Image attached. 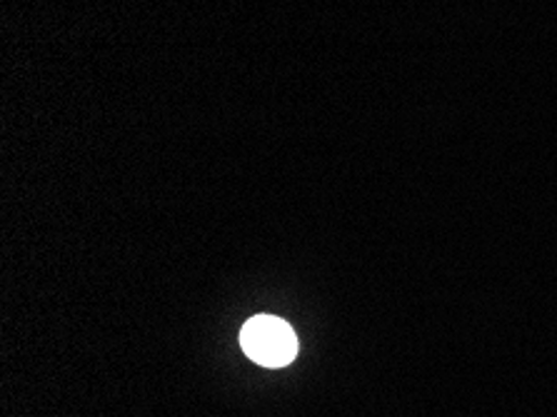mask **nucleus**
I'll return each mask as SVG.
<instances>
[{"label":"nucleus","mask_w":557,"mask_h":417,"mask_svg":"<svg viewBox=\"0 0 557 417\" xmlns=\"http://www.w3.org/2000/svg\"><path fill=\"white\" fill-rule=\"evenodd\" d=\"M240 345L250 360L265 365V368H281L298 355V338L293 328L273 315L250 318L240 333Z\"/></svg>","instance_id":"nucleus-1"}]
</instances>
